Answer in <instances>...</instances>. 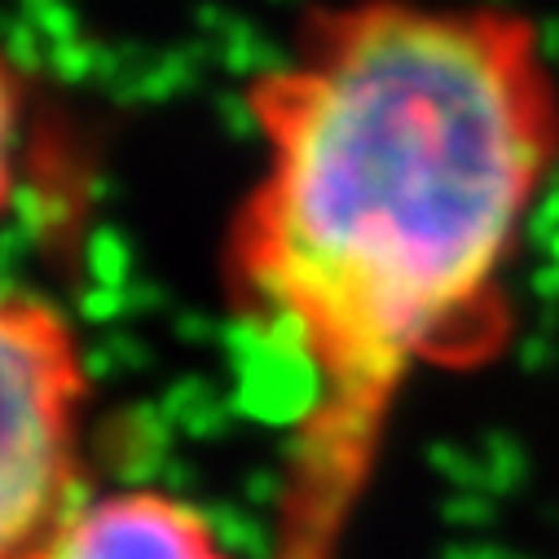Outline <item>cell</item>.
I'll list each match as a JSON object with an SVG mask.
<instances>
[{"label":"cell","mask_w":559,"mask_h":559,"mask_svg":"<svg viewBox=\"0 0 559 559\" xmlns=\"http://www.w3.org/2000/svg\"><path fill=\"white\" fill-rule=\"evenodd\" d=\"M23 559H234L212 520L159 489L84 498Z\"/></svg>","instance_id":"3957f363"},{"label":"cell","mask_w":559,"mask_h":559,"mask_svg":"<svg viewBox=\"0 0 559 559\" xmlns=\"http://www.w3.org/2000/svg\"><path fill=\"white\" fill-rule=\"evenodd\" d=\"M0 559L36 550L88 493L80 485V335L58 305L10 292L0 305Z\"/></svg>","instance_id":"7a4b0ae2"},{"label":"cell","mask_w":559,"mask_h":559,"mask_svg":"<svg viewBox=\"0 0 559 559\" xmlns=\"http://www.w3.org/2000/svg\"><path fill=\"white\" fill-rule=\"evenodd\" d=\"M260 168L221 283L300 374L269 559H344L424 370L515 335L511 269L559 173V71L502 0H326L247 80Z\"/></svg>","instance_id":"6da1fadb"}]
</instances>
